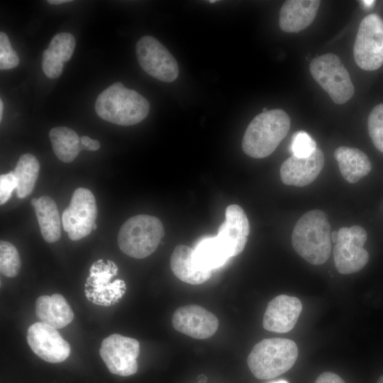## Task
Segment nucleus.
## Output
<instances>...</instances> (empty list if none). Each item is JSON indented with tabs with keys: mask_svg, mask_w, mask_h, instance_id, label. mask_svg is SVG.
Returning <instances> with one entry per match:
<instances>
[{
	"mask_svg": "<svg viewBox=\"0 0 383 383\" xmlns=\"http://www.w3.org/2000/svg\"><path fill=\"white\" fill-rule=\"evenodd\" d=\"M172 323L174 328L195 339H207L218 330V318L199 305H187L177 309Z\"/></svg>",
	"mask_w": 383,
	"mask_h": 383,
	"instance_id": "nucleus-13",
	"label": "nucleus"
},
{
	"mask_svg": "<svg viewBox=\"0 0 383 383\" xmlns=\"http://www.w3.org/2000/svg\"><path fill=\"white\" fill-rule=\"evenodd\" d=\"M268 111V109H267L266 107H264V108L262 109V112H266V111Z\"/></svg>",
	"mask_w": 383,
	"mask_h": 383,
	"instance_id": "nucleus-41",
	"label": "nucleus"
},
{
	"mask_svg": "<svg viewBox=\"0 0 383 383\" xmlns=\"http://www.w3.org/2000/svg\"><path fill=\"white\" fill-rule=\"evenodd\" d=\"M74 37L70 33H59L51 40L44 50L42 60L53 62L60 66L70 60L75 48Z\"/></svg>",
	"mask_w": 383,
	"mask_h": 383,
	"instance_id": "nucleus-25",
	"label": "nucleus"
},
{
	"mask_svg": "<svg viewBox=\"0 0 383 383\" xmlns=\"http://www.w3.org/2000/svg\"><path fill=\"white\" fill-rule=\"evenodd\" d=\"M38 199H37V198H33V199H31L30 204H31V205L33 206V208H34V206L36 205V204H37V202H38Z\"/></svg>",
	"mask_w": 383,
	"mask_h": 383,
	"instance_id": "nucleus-38",
	"label": "nucleus"
},
{
	"mask_svg": "<svg viewBox=\"0 0 383 383\" xmlns=\"http://www.w3.org/2000/svg\"><path fill=\"white\" fill-rule=\"evenodd\" d=\"M323 165V153L317 148L308 157L292 155L284 161L280 167V178L287 185L305 187L317 178Z\"/></svg>",
	"mask_w": 383,
	"mask_h": 383,
	"instance_id": "nucleus-15",
	"label": "nucleus"
},
{
	"mask_svg": "<svg viewBox=\"0 0 383 383\" xmlns=\"http://www.w3.org/2000/svg\"><path fill=\"white\" fill-rule=\"evenodd\" d=\"M331 225L319 209L307 211L297 221L292 235L294 250L313 265L325 263L331 252Z\"/></svg>",
	"mask_w": 383,
	"mask_h": 383,
	"instance_id": "nucleus-1",
	"label": "nucleus"
},
{
	"mask_svg": "<svg viewBox=\"0 0 383 383\" xmlns=\"http://www.w3.org/2000/svg\"><path fill=\"white\" fill-rule=\"evenodd\" d=\"M206 380V377L204 375H201L199 378V383H204Z\"/></svg>",
	"mask_w": 383,
	"mask_h": 383,
	"instance_id": "nucleus-37",
	"label": "nucleus"
},
{
	"mask_svg": "<svg viewBox=\"0 0 383 383\" xmlns=\"http://www.w3.org/2000/svg\"><path fill=\"white\" fill-rule=\"evenodd\" d=\"M41 234L48 243H55L60 238L61 221L57 205L48 196H42L34 206Z\"/></svg>",
	"mask_w": 383,
	"mask_h": 383,
	"instance_id": "nucleus-22",
	"label": "nucleus"
},
{
	"mask_svg": "<svg viewBox=\"0 0 383 383\" xmlns=\"http://www.w3.org/2000/svg\"><path fill=\"white\" fill-rule=\"evenodd\" d=\"M141 68L151 77L165 82L174 81L179 75L178 64L169 50L155 38H140L135 46Z\"/></svg>",
	"mask_w": 383,
	"mask_h": 383,
	"instance_id": "nucleus-9",
	"label": "nucleus"
},
{
	"mask_svg": "<svg viewBox=\"0 0 383 383\" xmlns=\"http://www.w3.org/2000/svg\"><path fill=\"white\" fill-rule=\"evenodd\" d=\"M94 107L101 118L127 126L145 119L149 113L150 104L138 92L118 82L99 94Z\"/></svg>",
	"mask_w": 383,
	"mask_h": 383,
	"instance_id": "nucleus-2",
	"label": "nucleus"
},
{
	"mask_svg": "<svg viewBox=\"0 0 383 383\" xmlns=\"http://www.w3.org/2000/svg\"><path fill=\"white\" fill-rule=\"evenodd\" d=\"M101 357L109 370L117 375L130 376L138 371L139 342L120 334H112L103 340L99 350Z\"/></svg>",
	"mask_w": 383,
	"mask_h": 383,
	"instance_id": "nucleus-11",
	"label": "nucleus"
},
{
	"mask_svg": "<svg viewBox=\"0 0 383 383\" xmlns=\"http://www.w3.org/2000/svg\"><path fill=\"white\" fill-rule=\"evenodd\" d=\"M96 228H97V226H96V223H95L94 225L93 226V229H94V230H96Z\"/></svg>",
	"mask_w": 383,
	"mask_h": 383,
	"instance_id": "nucleus-42",
	"label": "nucleus"
},
{
	"mask_svg": "<svg viewBox=\"0 0 383 383\" xmlns=\"http://www.w3.org/2000/svg\"><path fill=\"white\" fill-rule=\"evenodd\" d=\"M40 164L32 154L22 155L13 170L17 180L16 194L20 199L28 196L33 190L38 173Z\"/></svg>",
	"mask_w": 383,
	"mask_h": 383,
	"instance_id": "nucleus-24",
	"label": "nucleus"
},
{
	"mask_svg": "<svg viewBox=\"0 0 383 383\" xmlns=\"http://www.w3.org/2000/svg\"><path fill=\"white\" fill-rule=\"evenodd\" d=\"M290 118L282 109H272L256 116L249 123L242 140L244 152L254 158L272 154L287 135Z\"/></svg>",
	"mask_w": 383,
	"mask_h": 383,
	"instance_id": "nucleus-3",
	"label": "nucleus"
},
{
	"mask_svg": "<svg viewBox=\"0 0 383 383\" xmlns=\"http://www.w3.org/2000/svg\"><path fill=\"white\" fill-rule=\"evenodd\" d=\"M314 80L337 104L350 100L355 92L350 74L338 56L326 53L313 58L309 65Z\"/></svg>",
	"mask_w": 383,
	"mask_h": 383,
	"instance_id": "nucleus-6",
	"label": "nucleus"
},
{
	"mask_svg": "<svg viewBox=\"0 0 383 383\" xmlns=\"http://www.w3.org/2000/svg\"><path fill=\"white\" fill-rule=\"evenodd\" d=\"M226 219L218 228L217 235L228 248L231 257L243 252L250 233V224L244 210L237 204L226 209Z\"/></svg>",
	"mask_w": 383,
	"mask_h": 383,
	"instance_id": "nucleus-16",
	"label": "nucleus"
},
{
	"mask_svg": "<svg viewBox=\"0 0 383 383\" xmlns=\"http://www.w3.org/2000/svg\"><path fill=\"white\" fill-rule=\"evenodd\" d=\"M21 268V260L16 247L11 243L1 240L0 243V270L8 277H16Z\"/></svg>",
	"mask_w": 383,
	"mask_h": 383,
	"instance_id": "nucleus-26",
	"label": "nucleus"
},
{
	"mask_svg": "<svg viewBox=\"0 0 383 383\" xmlns=\"http://www.w3.org/2000/svg\"><path fill=\"white\" fill-rule=\"evenodd\" d=\"M3 110H4V104L2 99L0 100V121L2 119V115H3Z\"/></svg>",
	"mask_w": 383,
	"mask_h": 383,
	"instance_id": "nucleus-36",
	"label": "nucleus"
},
{
	"mask_svg": "<svg viewBox=\"0 0 383 383\" xmlns=\"http://www.w3.org/2000/svg\"><path fill=\"white\" fill-rule=\"evenodd\" d=\"M164 234L163 225L158 218L147 214L136 215L121 226L118 245L126 255L143 259L155 251Z\"/></svg>",
	"mask_w": 383,
	"mask_h": 383,
	"instance_id": "nucleus-5",
	"label": "nucleus"
},
{
	"mask_svg": "<svg viewBox=\"0 0 383 383\" xmlns=\"http://www.w3.org/2000/svg\"><path fill=\"white\" fill-rule=\"evenodd\" d=\"M357 65L366 71L377 70L383 65V20L376 13L360 22L353 46Z\"/></svg>",
	"mask_w": 383,
	"mask_h": 383,
	"instance_id": "nucleus-7",
	"label": "nucleus"
},
{
	"mask_svg": "<svg viewBox=\"0 0 383 383\" xmlns=\"http://www.w3.org/2000/svg\"><path fill=\"white\" fill-rule=\"evenodd\" d=\"M334 157L343 177L351 184L359 182L372 170L368 157L357 148L340 146L335 150Z\"/></svg>",
	"mask_w": 383,
	"mask_h": 383,
	"instance_id": "nucleus-20",
	"label": "nucleus"
},
{
	"mask_svg": "<svg viewBox=\"0 0 383 383\" xmlns=\"http://www.w3.org/2000/svg\"><path fill=\"white\" fill-rule=\"evenodd\" d=\"M368 132L374 147L383 153V104L375 106L369 114Z\"/></svg>",
	"mask_w": 383,
	"mask_h": 383,
	"instance_id": "nucleus-27",
	"label": "nucleus"
},
{
	"mask_svg": "<svg viewBox=\"0 0 383 383\" xmlns=\"http://www.w3.org/2000/svg\"><path fill=\"white\" fill-rule=\"evenodd\" d=\"M230 257L228 248L218 235L203 239L194 249L195 263L205 270L212 271L223 265Z\"/></svg>",
	"mask_w": 383,
	"mask_h": 383,
	"instance_id": "nucleus-21",
	"label": "nucleus"
},
{
	"mask_svg": "<svg viewBox=\"0 0 383 383\" xmlns=\"http://www.w3.org/2000/svg\"><path fill=\"white\" fill-rule=\"evenodd\" d=\"M27 343L40 358L51 363L63 362L71 352L69 343L59 332L43 322H36L28 328Z\"/></svg>",
	"mask_w": 383,
	"mask_h": 383,
	"instance_id": "nucleus-12",
	"label": "nucleus"
},
{
	"mask_svg": "<svg viewBox=\"0 0 383 383\" xmlns=\"http://www.w3.org/2000/svg\"><path fill=\"white\" fill-rule=\"evenodd\" d=\"M339 235L338 231H333L331 233V240L333 243H336L338 240Z\"/></svg>",
	"mask_w": 383,
	"mask_h": 383,
	"instance_id": "nucleus-33",
	"label": "nucleus"
},
{
	"mask_svg": "<svg viewBox=\"0 0 383 383\" xmlns=\"http://www.w3.org/2000/svg\"><path fill=\"white\" fill-rule=\"evenodd\" d=\"M301 311L302 304L297 297L279 295L267 304L263 317V327L274 333L289 332L296 325Z\"/></svg>",
	"mask_w": 383,
	"mask_h": 383,
	"instance_id": "nucleus-14",
	"label": "nucleus"
},
{
	"mask_svg": "<svg viewBox=\"0 0 383 383\" xmlns=\"http://www.w3.org/2000/svg\"><path fill=\"white\" fill-rule=\"evenodd\" d=\"M298 354L296 344L290 339H263L253 347L247 362L256 378L270 379L290 370L296 361Z\"/></svg>",
	"mask_w": 383,
	"mask_h": 383,
	"instance_id": "nucleus-4",
	"label": "nucleus"
},
{
	"mask_svg": "<svg viewBox=\"0 0 383 383\" xmlns=\"http://www.w3.org/2000/svg\"><path fill=\"white\" fill-rule=\"evenodd\" d=\"M321 1H286L279 15L280 28L287 33H297L311 24L316 16Z\"/></svg>",
	"mask_w": 383,
	"mask_h": 383,
	"instance_id": "nucleus-17",
	"label": "nucleus"
},
{
	"mask_svg": "<svg viewBox=\"0 0 383 383\" xmlns=\"http://www.w3.org/2000/svg\"><path fill=\"white\" fill-rule=\"evenodd\" d=\"M338 240L333 248L335 266L340 274H349L362 270L369 260L363 248L367 241L365 230L357 225L343 227L338 231Z\"/></svg>",
	"mask_w": 383,
	"mask_h": 383,
	"instance_id": "nucleus-8",
	"label": "nucleus"
},
{
	"mask_svg": "<svg viewBox=\"0 0 383 383\" xmlns=\"http://www.w3.org/2000/svg\"><path fill=\"white\" fill-rule=\"evenodd\" d=\"M216 1H214V0H213V1H209L208 2H209V3H211V4H213V3H215Z\"/></svg>",
	"mask_w": 383,
	"mask_h": 383,
	"instance_id": "nucleus-43",
	"label": "nucleus"
},
{
	"mask_svg": "<svg viewBox=\"0 0 383 383\" xmlns=\"http://www.w3.org/2000/svg\"><path fill=\"white\" fill-rule=\"evenodd\" d=\"M377 383H383V375L379 377V378L377 380Z\"/></svg>",
	"mask_w": 383,
	"mask_h": 383,
	"instance_id": "nucleus-39",
	"label": "nucleus"
},
{
	"mask_svg": "<svg viewBox=\"0 0 383 383\" xmlns=\"http://www.w3.org/2000/svg\"><path fill=\"white\" fill-rule=\"evenodd\" d=\"M314 140L305 131H299L292 138L290 151L293 155L305 157L311 155L316 149Z\"/></svg>",
	"mask_w": 383,
	"mask_h": 383,
	"instance_id": "nucleus-28",
	"label": "nucleus"
},
{
	"mask_svg": "<svg viewBox=\"0 0 383 383\" xmlns=\"http://www.w3.org/2000/svg\"><path fill=\"white\" fill-rule=\"evenodd\" d=\"M35 314L41 322L55 329L65 327L74 318L70 306L59 294L39 296L35 301Z\"/></svg>",
	"mask_w": 383,
	"mask_h": 383,
	"instance_id": "nucleus-18",
	"label": "nucleus"
},
{
	"mask_svg": "<svg viewBox=\"0 0 383 383\" xmlns=\"http://www.w3.org/2000/svg\"><path fill=\"white\" fill-rule=\"evenodd\" d=\"M194 249L179 245L170 257V267L174 274L181 281L191 284H201L210 279L211 271L201 269L193 259Z\"/></svg>",
	"mask_w": 383,
	"mask_h": 383,
	"instance_id": "nucleus-19",
	"label": "nucleus"
},
{
	"mask_svg": "<svg viewBox=\"0 0 383 383\" xmlns=\"http://www.w3.org/2000/svg\"><path fill=\"white\" fill-rule=\"evenodd\" d=\"M272 383H288V382H287L285 380H279V381L274 382H272Z\"/></svg>",
	"mask_w": 383,
	"mask_h": 383,
	"instance_id": "nucleus-40",
	"label": "nucleus"
},
{
	"mask_svg": "<svg viewBox=\"0 0 383 383\" xmlns=\"http://www.w3.org/2000/svg\"><path fill=\"white\" fill-rule=\"evenodd\" d=\"M315 383H345L338 374L325 372L321 374L316 379Z\"/></svg>",
	"mask_w": 383,
	"mask_h": 383,
	"instance_id": "nucleus-31",
	"label": "nucleus"
},
{
	"mask_svg": "<svg viewBox=\"0 0 383 383\" xmlns=\"http://www.w3.org/2000/svg\"><path fill=\"white\" fill-rule=\"evenodd\" d=\"M54 153L64 162H72L82 149L80 138L67 127H55L49 132Z\"/></svg>",
	"mask_w": 383,
	"mask_h": 383,
	"instance_id": "nucleus-23",
	"label": "nucleus"
},
{
	"mask_svg": "<svg viewBox=\"0 0 383 383\" xmlns=\"http://www.w3.org/2000/svg\"><path fill=\"white\" fill-rule=\"evenodd\" d=\"M82 144V149L91 151L97 150L100 148V143L96 140H93L87 135L80 138Z\"/></svg>",
	"mask_w": 383,
	"mask_h": 383,
	"instance_id": "nucleus-32",
	"label": "nucleus"
},
{
	"mask_svg": "<svg viewBox=\"0 0 383 383\" xmlns=\"http://www.w3.org/2000/svg\"><path fill=\"white\" fill-rule=\"evenodd\" d=\"M17 188V180L13 171L0 176V204H4Z\"/></svg>",
	"mask_w": 383,
	"mask_h": 383,
	"instance_id": "nucleus-30",
	"label": "nucleus"
},
{
	"mask_svg": "<svg viewBox=\"0 0 383 383\" xmlns=\"http://www.w3.org/2000/svg\"><path fill=\"white\" fill-rule=\"evenodd\" d=\"M96 216L94 196L89 189L79 187L74 192L70 205L62 213L63 228L72 240H79L91 232Z\"/></svg>",
	"mask_w": 383,
	"mask_h": 383,
	"instance_id": "nucleus-10",
	"label": "nucleus"
},
{
	"mask_svg": "<svg viewBox=\"0 0 383 383\" xmlns=\"http://www.w3.org/2000/svg\"><path fill=\"white\" fill-rule=\"evenodd\" d=\"M70 1H71L70 0H48V1L49 4H54V5L62 4H65V3L70 2Z\"/></svg>",
	"mask_w": 383,
	"mask_h": 383,
	"instance_id": "nucleus-34",
	"label": "nucleus"
},
{
	"mask_svg": "<svg viewBox=\"0 0 383 383\" xmlns=\"http://www.w3.org/2000/svg\"><path fill=\"white\" fill-rule=\"evenodd\" d=\"M19 58L13 50L8 35L0 33V69L10 70L18 66Z\"/></svg>",
	"mask_w": 383,
	"mask_h": 383,
	"instance_id": "nucleus-29",
	"label": "nucleus"
},
{
	"mask_svg": "<svg viewBox=\"0 0 383 383\" xmlns=\"http://www.w3.org/2000/svg\"><path fill=\"white\" fill-rule=\"evenodd\" d=\"M361 2L365 8L370 9L374 4L375 1H362Z\"/></svg>",
	"mask_w": 383,
	"mask_h": 383,
	"instance_id": "nucleus-35",
	"label": "nucleus"
}]
</instances>
